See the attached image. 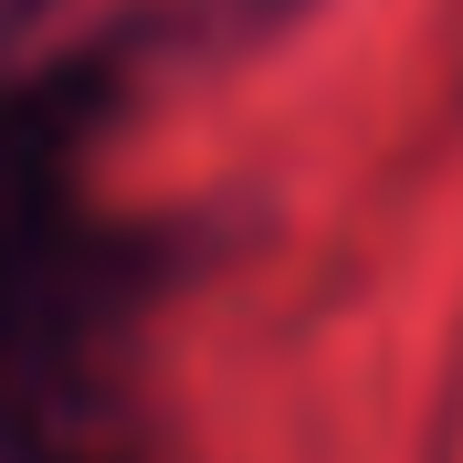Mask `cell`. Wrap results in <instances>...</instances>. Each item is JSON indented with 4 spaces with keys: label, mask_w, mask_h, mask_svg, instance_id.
<instances>
[{
    "label": "cell",
    "mask_w": 463,
    "mask_h": 463,
    "mask_svg": "<svg viewBox=\"0 0 463 463\" xmlns=\"http://www.w3.org/2000/svg\"><path fill=\"white\" fill-rule=\"evenodd\" d=\"M85 85L0 95V453L116 463L106 442V211Z\"/></svg>",
    "instance_id": "obj_1"
}]
</instances>
